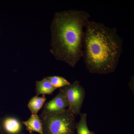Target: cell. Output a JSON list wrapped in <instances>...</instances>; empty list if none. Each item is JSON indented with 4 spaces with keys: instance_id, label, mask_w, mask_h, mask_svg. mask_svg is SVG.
I'll list each match as a JSON object with an SVG mask.
<instances>
[{
    "instance_id": "5",
    "label": "cell",
    "mask_w": 134,
    "mask_h": 134,
    "mask_svg": "<svg viewBox=\"0 0 134 134\" xmlns=\"http://www.w3.org/2000/svg\"><path fill=\"white\" fill-rule=\"evenodd\" d=\"M69 106L65 94L59 90L57 96L45 104L39 117L42 120L50 115L63 112Z\"/></svg>"
},
{
    "instance_id": "13",
    "label": "cell",
    "mask_w": 134,
    "mask_h": 134,
    "mask_svg": "<svg viewBox=\"0 0 134 134\" xmlns=\"http://www.w3.org/2000/svg\"><path fill=\"white\" fill-rule=\"evenodd\" d=\"M30 134H35L34 133H32Z\"/></svg>"
},
{
    "instance_id": "9",
    "label": "cell",
    "mask_w": 134,
    "mask_h": 134,
    "mask_svg": "<svg viewBox=\"0 0 134 134\" xmlns=\"http://www.w3.org/2000/svg\"><path fill=\"white\" fill-rule=\"evenodd\" d=\"M47 98L45 96L38 97L36 96L33 97L28 103V107L31 114H37L39 111L43 107Z\"/></svg>"
},
{
    "instance_id": "12",
    "label": "cell",
    "mask_w": 134,
    "mask_h": 134,
    "mask_svg": "<svg viewBox=\"0 0 134 134\" xmlns=\"http://www.w3.org/2000/svg\"><path fill=\"white\" fill-rule=\"evenodd\" d=\"M0 134H2V133L1 130V125H0Z\"/></svg>"
},
{
    "instance_id": "8",
    "label": "cell",
    "mask_w": 134,
    "mask_h": 134,
    "mask_svg": "<svg viewBox=\"0 0 134 134\" xmlns=\"http://www.w3.org/2000/svg\"><path fill=\"white\" fill-rule=\"evenodd\" d=\"M56 90L46 77L36 82V92L37 96L51 95Z\"/></svg>"
},
{
    "instance_id": "4",
    "label": "cell",
    "mask_w": 134,
    "mask_h": 134,
    "mask_svg": "<svg viewBox=\"0 0 134 134\" xmlns=\"http://www.w3.org/2000/svg\"><path fill=\"white\" fill-rule=\"evenodd\" d=\"M65 94L69 104V109L75 116L80 115L85 96L84 88L77 80L59 89Z\"/></svg>"
},
{
    "instance_id": "7",
    "label": "cell",
    "mask_w": 134,
    "mask_h": 134,
    "mask_svg": "<svg viewBox=\"0 0 134 134\" xmlns=\"http://www.w3.org/2000/svg\"><path fill=\"white\" fill-rule=\"evenodd\" d=\"M22 123L30 134L36 132L39 134H44L42 120L37 114H31L29 119L22 121Z\"/></svg>"
},
{
    "instance_id": "6",
    "label": "cell",
    "mask_w": 134,
    "mask_h": 134,
    "mask_svg": "<svg viewBox=\"0 0 134 134\" xmlns=\"http://www.w3.org/2000/svg\"><path fill=\"white\" fill-rule=\"evenodd\" d=\"M0 125L2 134H21L23 131L22 121L12 115L0 118Z\"/></svg>"
},
{
    "instance_id": "2",
    "label": "cell",
    "mask_w": 134,
    "mask_h": 134,
    "mask_svg": "<svg viewBox=\"0 0 134 134\" xmlns=\"http://www.w3.org/2000/svg\"><path fill=\"white\" fill-rule=\"evenodd\" d=\"M90 15L71 9L55 12L50 25V52L58 60L74 68L82 58L85 29Z\"/></svg>"
},
{
    "instance_id": "11",
    "label": "cell",
    "mask_w": 134,
    "mask_h": 134,
    "mask_svg": "<svg viewBox=\"0 0 134 134\" xmlns=\"http://www.w3.org/2000/svg\"><path fill=\"white\" fill-rule=\"evenodd\" d=\"M46 78L56 89L61 88L71 83L64 77L58 76H51L46 77Z\"/></svg>"
},
{
    "instance_id": "1",
    "label": "cell",
    "mask_w": 134,
    "mask_h": 134,
    "mask_svg": "<svg viewBox=\"0 0 134 134\" xmlns=\"http://www.w3.org/2000/svg\"><path fill=\"white\" fill-rule=\"evenodd\" d=\"M123 44L116 28L88 20L85 29L82 58L88 72L99 75L114 72Z\"/></svg>"
},
{
    "instance_id": "10",
    "label": "cell",
    "mask_w": 134,
    "mask_h": 134,
    "mask_svg": "<svg viewBox=\"0 0 134 134\" xmlns=\"http://www.w3.org/2000/svg\"><path fill=\"white\" fill-rule=\"evenodd\" d=\"M80 120L76 123V130L77 134H96L95 132L90 131L88 127L87 123V114L86 113L80 114Z\"/></svg>"
},
{
    "instance_id": "3",
    "label": "cell",
    "mask_w": 134,
    "mask_h": 134,
    "mask_svg": "<svg viewBox=\"0 0 134 134\" xmlns=\"http://www.w3.org/2000/svg\"><path fill=\"white\" fill-rule=\"evenodd\" d=\"M41 120L44 134H75V115L68 108Z\"/></svg>"
}]
</instances>
